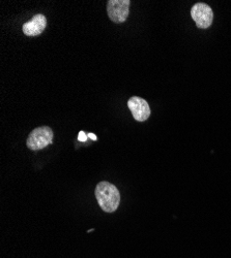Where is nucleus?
Returning <instances> with one entry per match:
<instances>
[{
  "mask_svg": "<svg viewBox=\"0 0 231 258\" xmlns=\"http://www.w3.org/2000/svg\"><path fill=\"white\" fill-rule=\"evenodd\" d=\"M96 199L106 213H113L117 210L120 204V193L116 186L109 182H101L96 187Z\"/></svg>",
  "mask_w": 231,
  "mask_h": 258,
  "instance_id": "nucleus-1",
  "label": "nucleus"
},
{
  "mask_svg": "<svg viewBox=\"0 0 231 258\" xmlns=\"http://www.w3.org/2000/svg\"><path fill=\"white\" fill-rule=\"evenodd\" d=\"M53 131L50 127H37L28 136L26 145L32 151H38L53 143Z\"/></svg>",
  "mask_w": 231,
  "mask_h": 258,
  "instance_id": "nucleus-2",
  "label": "nucleus"
},
{
  "mask_svg": "<svg viewBox=\"0 0 231 258\" xmlns=\"http://www.w3.org/2000/svg\"><path fill=\"white\" fill-rule=\"evenodd\" d=\"M130 0H109L107 13L114 23H123L130 13Z\"/></svg>",
  "mask_w": 231,
  "mask_h": 258,
  "instance_id": "nucleus-3",
  "label": "nucleus"
},
{
  "mask_svg": "<svg viewBox=\"0 0 231 258\" xmlns=\"http://www.w3.org/2000/svg\"><path fill=\"white\" fill-rule=\"evenodd\" d=\"M191 16L200 29H206L213 24L214 12L208 5L201 3L194 5L191 10Z\"/></svg>",
  "mask_w": 231,
  "mask_h": 258,
  "instance_id": "nucleus-4",
  "label": "nucleus"
},
{
  "mask_svg": "<svg viewBox=\"0 0 231 258\" xmlns=\"http://www.w3.org/2000/svg\"><path fill=\"white\" fill-rule=\"evenodd\" d=\"M128 106L134 119L138 122L146 121L151 116V107L149 102L141 97L133 96L130 98L128 101Z\"/></svg>",
  "mask_w": 231,
  "mask_h": 258,
  "instance_id": "nucleus-5",
  "label": "nucleus"
},
{
  "mask_svg": "<svg viewBox=\"0 0 231 258\" xmlns=\"http://www.w3.org/2000/svg\"><path fill=\"white\" fill-rule=\"evenodd\" d=\"M47 27V19L44 15H35L28 22L23 24L22 30L26 36L39 35Z\"/></svg>",
  "mask_w": 231,
  "mask_h": 258,
  "instance_id": "nucleus-6",
  "label": "nucleus"
},
{
  "mask_svg": "<svg viewBox=\"0 0 231 258\" xmlns=\"http://www.w3.org/2000/svg\"><path fill=\"white\" fill-rule=\"evenodd\" d=\"M87 135L84 133V132H80L79 133V137H78V140L80 141V142H86L87 141Z\"/></svg>",
  "mask_w": 231,
  "mask_h": 258,
  "instance_id": "nucleus-7",
  "label": "nucleus"
},
{
  "mask_svg": "<svg viewBox=\"0 0 231 258\" xmlns=\"http://www.w3.org/2000/svg\"><path fill=\"white\" fill-rule=\"evenodd\" d=\"M87 137H88L89 139L94 140V141H97V140H98V138H97V137H96L94 134H88V135H87Z\"/></svg>",
  "mask_w": 231,
  "mask_h": 258,
  "instance_id": "nucleus-8",
  "label": "nucleus"
}]
</instances>
